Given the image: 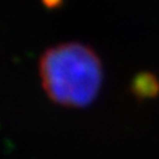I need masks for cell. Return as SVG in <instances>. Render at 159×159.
<instances>
[{
    "instance_id": "obj_1",
    "label": "cell",
    "mask_w": 159,
    "mask_h": 159,
    "mask_svg": "<svg viewBox=\"0 0 159 159\" xmlns=\"http://www.w3.org/2000/svg\"><path fill=\"white\" fill-rule=\"evenodd\" d=\"M41 85L57 105L85 107L97 98L103 69L98 54L81 43H64L48 48L39 62Z\"/></svg>"
},
{
    "instance_id": "obj_2",
    "label": "cell",
    "mask_w": 159,
    "mask_h": 159,
    "mask_svg": "<svg viewBox=\"0 0 159 159\" xmlns=\"http://www.w3.org/2000/svg\"><path fill=\"white\" fill-rule=\"evenodd\" d=\"M130 89L139 99L155 98L159 96V77L150 72L138 73L133 78Z\"/></svg>"
},
{
    "instance_id": "obj_3",
    "label": "cell",
    "mask_w": 159,
    "mask_h": 159,
    "mask_svg": "<svg viewBox=\"0 0 159 159\" xmlns=\"http://www.w3.org/2000/svg\"><path fill=\"white\" fill-rule=\"evenodd\" d=\"M62 2L64 0H41V3L49 9H54V8L60 7L62 4Z\"/></svg>"
}]
</instances>
